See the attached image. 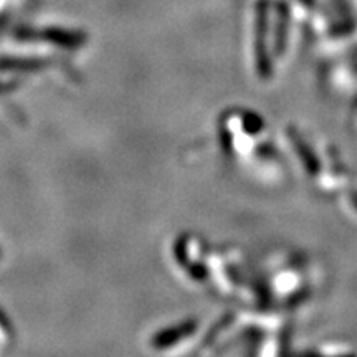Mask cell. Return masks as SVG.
<instances>
[{"instance_id":"obj_1","label":"cell","mask_w":357,"mask_h":357,"mask_svg":"<svg viewBox=\"0 0 357 357\" xmlns=\"http://www.w3.org/2000/svg\"><path fill=\"white\" fill-rule=\"evenodd\" d=\"M257 69L261 78H268L272 75V61L266 53V3H260L257 15Z\"/></svg>"},{"instance_id":"obj_4","label":"cell","mask_w":357,"mask_h":357,"mask_svg":"<svg viewBox=\"0 0 357 357\" xmlns=\"http://www.w3.org/2000/svg\"><path fill=\"white\" fill-rule=\"evenodd\" d=\"M288 10L285 6H280V14H278L277 22V36H274V50L277 55H283L286 47V35H288Z\"/></svg>"},{"instance_id":"obj_2","label":"cell","mask_w":357,"mask_h":357,"mask_svg":"<svg viewBox=\"0 0 357 357\" xmlns=\"http://www.w3.org/2000/svg\"><path fill=\"white\" fill-rule=\"evenodd\" d=\"M288 136L291 139V142L294 144V151H296V154L299 155V159H301L303 166L306 167V171L310 172L311 175H316L321 169V164H319L318 158H316L313 149H311L310 146H307V142L303 139L301 136L298 134V131L294 129H290L288 131Z\"/></svg>"},{"instance_id":"obj_3","label":"cell","mask_w":357,"mask_h":357,"mask_svg":"<svg viewBox=\"0 0 357 357\" xmlns=\"http://www.w3.org/2000/svg\"><path fill=\"white\" fill-rule=\"evenodd\" d=\"M194 329H195V323L194 321L180 324V326H177V327H172V329H167V331L161 332V334L155 336L154 346L155 347L172 346V344L177 343L179 339L186 338V336L191 334V332L194 331Z\"/></svg>"}]
</instances>
